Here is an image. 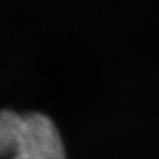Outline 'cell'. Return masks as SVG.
<instances>
[{
    "mask_svg": "<svg viewBox=\"0 0 159 159\" xmlns=\"http://www.w3.org/2000/svg\"><path fill=\"white\" fill-rule=\"evenodd\" d=\"M7 159H66L54 123L41 113L23 114L17 142Z\"/></svg>",
    "mask_w": 159,
    "mask_h": 159,
    "instance_id": "cell-1",
    "label": "cell"
},
{
    "mask_svg": "<svg viewBox=\"0 0 159 159\" xmlns=\"http://www.w3.org/2000/svg\"><path fill=\"white\" fill-rule=\"evenodd\" d=\"M21 120L23 114L11 110L0 111V159H7L13 152Z\"/></svg>",
    "mask_w": 159,
    "mask_h": 159,
    "instance_id": "cell-2",
    "label": "cell"
}]
</instances>
